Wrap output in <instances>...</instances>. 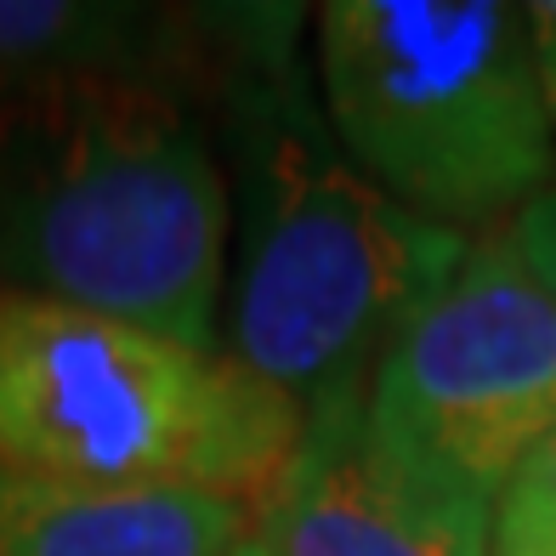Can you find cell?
<instances>
[{"instance_id":"6da1fadb","label":"cell","mask_w":556,"mask_h":556,"mask_svg":"<svg viewBox=\"0 0 556 556\" xmlns=\"http://www.w3.org/2000/svg\"><path fill=\"white\" fill-rule=\"evenodd\" d=\"M227 244L233 188L176 80L0 91V290L222 352Z\"/></svg>"},{"instance_id":"7a4b0ae2","label":"cell","mask_w":556,"mask_h":556,"mask_svg":"<svg viewBox=\"0 0 556 556\" xmlns=\"http://www.w3.org/2000/svg\"><path fill=\"white\" fill-rule=\"evenodd\" d=\"M233 40L239 273L222 358L285 392L307 420L358 409L387 346L448 285L471 233L426 222L375 188L301 103L285 74L290 58L262 52L256 23H233Z\"/></svg>"},{"instance_id":"3957f363","label":"cell","mask_w":556,"mask_h":556,"mask_svg":"<svg viewBox=\"0 0 556 556\" xmlns=\"http://www.w3.org/2000/svg\"><path fill=\"white\" fill-rule=\"evenodd\" d=\"M307 415L222 352L0 290V471L262 505Z\"/></svg>"},{"instance_id":"277c9868","label":"cell","mask_w":556,"mask_h":556,"mask_svg":"<svg viewBox=\"0 0 556 556\" xmlns=\"http://www.w3.org/2000/svg\"><path fill=\"white\" fill-rule=\"evenodd\" d=\"M318 80L341 154L403 211L454 233L511 222L556 170L522 7L330 0Z\"/></svg>"},{"instance_id":"5b68a950","label":"cell","mask_w":556,"mask_h":556,"mask_svg":"<svg viewBox=\"0 0 556 556\" xmlns=\"http://www.w3.org/2000/svg\"><path fill=\"white\" fill-rule=\"evenodd\" d=\"M364 420L397 460L489 505L556 432V301L505 222L471 233L448 285L387 346Z\"/></svg>"},{"instance_id":"8992f818","label":"cell","mask_w":556,"mask_h":556,"mask_svg":"<svg viewBox=\"0 0 556 556\" xmlns=\"http://www.w3.org/2000/svg\"><path fill=\"white\" fill-rule=\"evenodd\" d=\"M239 556H489V500L397 460L358 403L307 420Z\"/></svg>"},{"instance_id":"52a82bcc","label":"cell","mask_w":556,"mask_h":556,"mask_svg":"<svg viewBox=\"0 0 556 556\" xmlns=\"http://www.w3.org/2000/svg\"><path fill=\"white\" fill-rule=\"evenodd\" d=\"M256 505L205 489H97L0 471V556H239Z\"/></svg>"},{"instance_id":"ba28073f","label":"cell","mask_w":556,"mask_h":556,"mask_svg":"<svg viewBox=\"0 0 556 556\" xmlns=\"http://www.w3.org/2000/svg\"><path fill=\"white\" fill-rule=\"evenodd\" d=\"M205 29L170 7L119 0H0V91L86 80V74H165L182 80L188 40Z\"/></svg>"},{"instance_id":"9c48e42d","label":"cell","mask_w":556,"mask_h":556,"mask_svg":"<svg viewBox=\"0 0 556 556\" xmlns=\"http://www.w3.org/2000/svg\"><path fill=\"white\" fill-rule=\"evenodd\" d=\"M489 556H556V432L494 494Z\"/></svg>"},{"instance_id":"30bf717a","label":"cell","mask_w":556,"mask_h":556,"mask_svg":"<svg viewBox=\"0 0 556 556\" xmlns=\"http://www.w3.org/2000/svg\"><path fill=\"white\" fill-rule=\"evenodd\" d=\"M505 227H511L522 262L534 267V278H540V285L551 290V301H556V170H551V182L528 199V205L505 222Z\"/></svg>"},{"instance_id":"8fae6325","label":"cell","mask_w":556,"mask_h":556,"mask_svg":"<svg viewBox=\"0 0 556 556\" xmlns=\"http://www.w3.org/2000/svg\"><path fill=\"white\" fill-rule=\"evenodd\" d=\"M522 23H528V46H534L545 109H551V125H556V0H534V7H522Z\"/></svg>"}]
</instances>
